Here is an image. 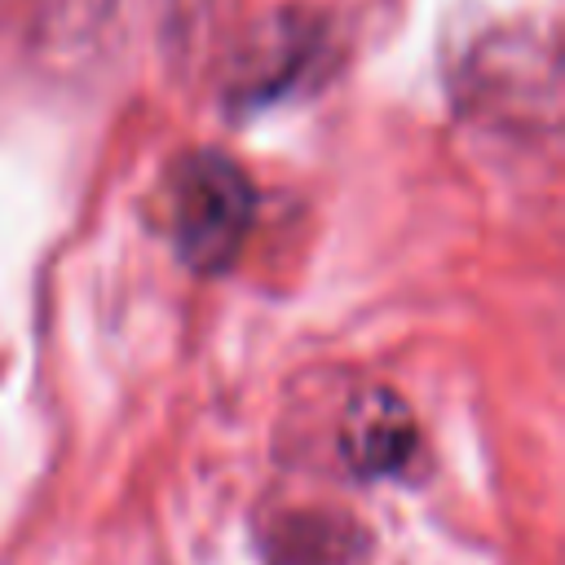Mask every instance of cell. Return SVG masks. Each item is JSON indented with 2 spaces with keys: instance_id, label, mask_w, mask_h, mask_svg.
Here are the masks:
<instances>
[{
  "instance_id": "6da1fadb",
  "label": "cell",
  "mask_w": 565,
  "mask_h": 565,
  "mask_svg": "<svg viewBox=\"0 0 565 565\" xmlns=\"http://www.w3.org/2000/svg\"><path fill=\"white\" fill-rule=\"evenodd\" d=\"M256 190L252 177L221 150H190L168 181L172 252L190 274H225L252 234Z\"/></svg>"
},
{
  "instance_id": "7a4b0ae2",
  "label": "cell",
  "mask_w": 565,
  "mask_h": 565,
  "mask_svg": "<svg viewBox=\"0 0 565 565\" xmlns=\"http://www.w3.org/2000/svg\"><path fill=\"white\" fill-rule=\"evenodd\" d=\"M340 455L344 463L375 481V477H397L415 463L419 455V428L406 402L388 388H366L344 406L340 424Z\"/></svg>"
}]
</instances>
